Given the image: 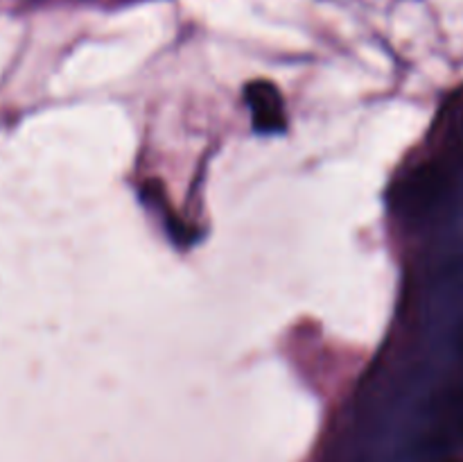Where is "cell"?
<instances>
[{"instance_id": "1", "label": "cell", "mask_w": 463, "mask_h": 462, "mask_svg": "<svg viewBox=\"0 0 463 462\" xmlns=\"http://www.w3.org/2000/svg\"><path fill=\"white\" fill-rule=\"evenodd\" d=\"M448 184V175L437 163H425L416 168L410 177L401 184L396 193V204L407 213L428 211L439 202Z\"/></svg>"}, {"instance_id": "2", "label": "cell", "mask_w": 463, "mask_h": 462, "mask_svg": "<svg viewBox=\"0 0 463 462\" xmlns=\"http://www.w3.org/2000/svg\"><path fill=\"white\" fill-rule=\"evenodd\" d=\"M244 98H247L249 109L253 116V127L262 134H276L288 127V116H285L283 98H280L279 89L267 80L249 82L244 89Z\"/></svg>"}]
</instances>
